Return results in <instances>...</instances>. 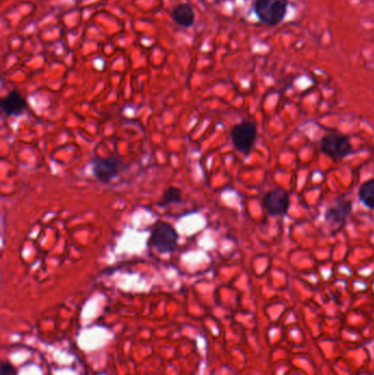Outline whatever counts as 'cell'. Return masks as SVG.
Instances as JSON below:
<instances>
[{
    "instance_id": "cell-1",
    "label": "cell",
    "mask_w": 374,
    "mask_h": 375,
    "mask_svg": "<svg viewBox=\"0 0 374 375\" xmlns=\"http://www.w3.org/2000/svg\"><path fill=\"white\" fill-rule=\"evenodd\" d=\"M289 0H254L252 9L262 24L277 26L282 23L288 12Z\"/></svg>"
},
{
    "instance_id": "cell-2",
    "label": "cell",
    "mask_w": 374,
    "mask_h": 375,
    "mask_svg": "<svg viewBox=\"0 0 374 375\" xmlns=\"http://www.w3.org/2000/svg\"><path fill=\"white\" fill-rule=\"evenodd\" d=\"M179 235L173 225L166 222H158L154 226L151 236L150 245L162 255H172L177 249Z\"/></svg>"
},
{
    "instance_id": "cell-3",
    "label": "cell",
    "mask_w": 374,
    "mask_h": 375,
    "mask_svg": "<svg viewBox=\"0 0 374 375\" xmlns=\"http://www.w3.org/2000/svg\"><path fill=\"white\" fill-rule=\"evenodd\" d=\"M257 139V126L251 121H241L230 131V140L238 153L248 156Z\"/></svg>"
},
{
    "instance_id": "cell-4",
    "label": "cell",
    "mask_w": 374,
    "mask_h": 375,
    "mask_svg": "<svg viewBox=\"0 0 374 375\" xmlns=\"http://www.w3.org/2000/svg\"><path fill=\"white\" fill-rule=\"evenodd\" d=\"M124 163L118 156L95 157L91 161V173L98 181L102 184H110L119 177L122 172Z\"/></svg>"
},
{
    "instance_id": "cell-5",
    "label": "cell",
    "mask_w": 374,
    "mask_h": 375,
    "mask_svg": "<svg viewBox=\"0 0 374 375\" xmlns=\"http://www.w3.org/2000/svg\"><path fill=\"white\" fill-rule=\"evenodd\" d=\"M321 152L333 161H342L353 154L354 148L348 137L337 134L324 136L320 144Z\"/></svg>"
},
{
    "instance_id": "cell-6",
    "label": "cell",
    "mask_w": 374,
    "mask_h": 375,
    "mask_svg": "<svg viewBox=\"0 0 374 375\" xmlns=\"http://www.w3.org/2000/svg\"><path fill=\"white\" fill-rule=\"evenodd\" d=\"M263 204L270 216H285L290 208V195L282 188H276L266 193Z\"/></svg>"
},
{
    "instance_id": "cell-7",
    "label": "cell",
    "mask_w": 374,
    "mask_h": 375,
    "mask_svg": "<svg viewBox=\"0 0 374 375\" xmlns=\"http://www.w3.org/2000/svg\"><path fill=\"white\" fill-rule=\"evenodd\" d=\"M353 212V203L348 197L342 195L334 201L325 212V220L331 225H344Z\"/></svg>"
},
{
    "instance_id": "cell-8",
    "label": "cell",
    "mask_w": 374,
    "mask_h": 375,
    "mask_svg": "<svg viewBox=\"0 0 374 375\" xmlns=\"http://www.w3.org/2000/svg\"><path fill=\"white\" fill-rule=\"evenodd\" d=\"M26 100L21 95L19 90H11L7 96L3 97L0 101L1 111L7 117H20L26 110Z\"/></svg>"
},
{
    "instance_id": "cell-9",
    "label": "cell",
    "mask_w": 374,
    "mask_h": 375,
    "mask_svg": "<svg viewBox=\"0 0 374 375\" xmlns=\"http://www.w3.org/2000/svg\"><path fill=\"white\" fill-rule=\"evenodd\" d=\"M172 19L176 24L183 27H190L194 24L195 21L194 10L188 2H180L173 8Z\"/></svg>"
},
{
    "instance_id": "cell-10",
    "label": "cell",
    "mask_w": 374,
    "mask_h": 375,
    "mask_svg": "<svg viewBox=\"0 0 374 375\" xmlns=\"http://www.w3.org/2000/svg\"><path fill=\"white\" fill-rule=\"evenodd\" d=\"M358 196L360 202L365 206L374 209V179H370L362 184L358 192Z\"/></svg>"
},
{
    "instance_id": "cell-11",
    "label": "cell",
    "mask_w": 374,
    "mask_h": 375,
    "mask_svg": "<svg viewBox=\"0 0 374 375\" xmlns=\"http://www.w3.org/2000/svg\"><path fill=\"white\" fill-rule=\"evenodd\" d=\"M183 202V192L177 187H168L164 191L161 201L158 202L159 206H168L170 204H177Z\"/></svg>"
},
{
    "instance_id": "cell-12",
    "label": "cell",
    "mask_w": 374,
    "mask_h": 375,
    "mask_svg": "<svg viewBox=\"0 0 374 375\" xmlns=\"http://www.w3.org/2000/svg\"><path fill=\"white\" fill-rule=\"evenodd\" d=\"M0 375H18V371L10 362L2 361L0 366Z\"/></svg>"
}]
</instances>
